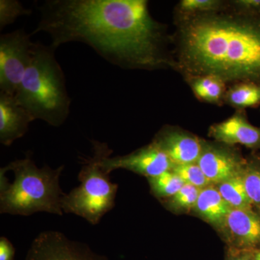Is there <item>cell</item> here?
Wrapping results in <instances>:
<instances>
[{"mask_svg": "<svg viewBox=\"0 0 260 260\" xmlns=\"http://www.w3.org/2000/svg\"><path fill=\"white\" fill-rule=\"evenodd\" d=\"M32 34L44 32L57 49L81 42L112 64L155 70L169 64L164 27L154 20L145 0H49L39 8Z\"/></svg>", "mask_w": 260, "mask_h": 260, "instance_id": "obj_1", "label": "cell"}, {"mask_svg": "<svg viewBox=\"0 0 260 260\" xmlns=\"http://www.w3.org/2000/svg\"><path fill=\"white\" fill-rule=\"evenodd\" d=\"M178 54L189 77L212 75L260 85V14L187 17L179 29Z\"/></svg>", "mask_w": 260, "mask_h": 260, "instance_id": "obj_2", "label": "cell"}, {"mask_svg": "<svg viewBox=\"0 0 260 260\" xmlns=\"http://www.w3.org/2000/svg\"><path fill=\"white\" fill-rule=\"evenodd\" d=\"M64 166L56 169L38 168L30 158L10 162L2 168L14 175L13 181L0 172V213L29 216L39 212L62 215L65 193L59 185Z\"/></svg>", "mask_w": 260, "mask_h": 260, "instance_id": "obj_3", "label": "cell"}, {"mask_svg": "<svg viewBox=\"0 0 260 260\" xmlns=\"http://www.w3.org/2000/svg\"><path fill=\"white\" fill-rule=\"evenodd\" d=\"M56 49L51 44L35 43L31 63L15 97L34 120L59 126L69 116L71 99L64 73L56 59Z\"/></svg>", "mask_w": 260, "mask_h": 260, "instance_id": "obj_4", "label": "cell"}, {"mask_svg": "<svg viewBox=\"0 0 260 260\" xmlns=\"http://www.w3.org/2000/svg\"><path fill=\"white\" fill-rule=\"evenodd\" d=\"M91 143L93 155L83 159L78 174L80 185L65 194L62 210L64 213L75 214L96 225L115 206L119 186L110 181L102 167L104 159L112 155V149L107 143L98 140Z\"/></svg>", "mask_w": 260, "mask_h": 260, "instance_id": "obj_5", "label": "cell"}, {"mask_svg": "<svg viewBox=\"0 0 260 260\" xmlns=\"http://www.w3.org/2000/svg\"><path fill=\"white\" fill-rule=\"evenodd\" d=\"M35 43L22 29L0 37V92L15 95L31 63Z\"/></svg>", "mask_w": 260, "mask_h": 260, "instance_id": "obj_6", "label": "cell"}, {"mask_svg": "<svg viewBox=\"0 0 260 260\" xmlns=\"http://www.w3.org/2000/svg\"><path fill=\"white\" fill-rule=\"evenodd\" d=\"M25 260H109L85 243L71 240L61 232L46 231L34 239Z\"/></svg>", "mask_w": 260, "mask_h": 260, "instance_id": "obj_7", "label": "cell"}, {"mask_svg": "<svg viewBox=\"0 0 260 260\" xmlns=\"http://www.w3.org/2000/svg\"><path fill=\"white\" fill-rule=\"evenodd\" d=\"M102 167L108 174L122 169L148 179L172 170L174 164L167 154L152 142L127 155L107 157L103 161Z\"/></svg>", "mask_w": 260, "mask_h": 260, "instance_id": "obj_8", "label": "cell"}, {"mask_svg": "<svg viewBox=\"0 0 260 260\" xmlns=\"http://www.w3.org/2000/svg\"><path fill=\"white\" fill-rule=\"evenodd\" d=\"M198 164L215 186L242 174L246 162L232 149L204 141Z\"/></svg>", "mask_w": 260, "mask_h": 260, "instance_id": "obj_9", "label": "cell"}, {"mask_svg": "<svg viewBox=\"0 0 260 260\" xmlns=\"http://www.w3.org/2000/svg\"><path fill=\"white\" fill-rule=\"evenodd\" d=\"M220 233L231 249L256 250L260 247V214L253 209H232Z\"/></svg>", "mask_w": 260, "mask_h": 260, "instance_id": "obj_10", "label": "cell"}, {"mask_svg": "<svg viewBox=\"0 0 260 260\" xmlns=\"http://www.w3.org/2000/svg\"><path fill=\"white\" fill-rule=\"evenodd\" d=\"M153 142L167 154L174 167L198 162L204 144L198 137L172 128L160 130Z\"/></svg>", "mask_w": 260, "mask_h": 260, "instance_id": "obj_11", "label": "cell"}, {"mask_svg": "<svg viewBox=\"0 0 260 260\" xmlns=\"http://www.w3.org/2000/svg\"><path fill=\"white\" fill-rule=\"evenodd\" d=\"M34 118L15 95L0 92V143L10 146L26 134Z\"/></svg>", "mask_w": 260, "mask_h": 260, "instance_id": "obj_12", "label": "cell"}, {"mask_svg": "<svg viewBox=\"0 0 260 260\" xmlns=\"http://www.w3.org/2000/svg\"><path fill=\"white\" fill-rule=\"evenodd\" d=\"M209 135L229 146L242 145L251 149L260 147V128L252 125L241 112L210 126Z\"/></svg>", "mask_w": 260, "mask_h": 260, "instance_id": "obj_13", "label": "cell"}, {"mask_svg": "<svg viewBox=\"0 0 260 260\" xmlns=\"http://www.w3.org/2000/svg\"><path fill=\"white\" fill-rule=\"evenodd\" d=\"M232 210L216 186L210 185L200 191L193 212L220 232Z\"/></svg>", "mask_w": 260, "mask_h": 260, "instance_id": "obj_14", "label": "cell"}, {"mask_svg": "<svg viewBox=\"0 0 260 260\" xmlns=\"http://www.w3.org/2000/svg\"><path fill=\"white\" fill-rule=\"evenodd\" d=\"M189 85L200 100L218 104L225 97V82L212 75L189 77Z\"/></svg>", "mask_w": 260, "mask_h": 260, "instance_id": "obj_15", "label": "cell"}, {"mask_svg": "<svg viewBox=\"0 0 260 260\" xmlns=\"http://www.w3.org/2000/svg\"><path fill=\"white\" fill-rule=\"evenodd\" d=\"M243 172L215 186L232 209L252 210L244 185Z\"/></svg>", "mask_w": 260, "mask_h": 260, "instance_id": "obj_16", "label": "cell"}, {"mask_svg": "<svg viewBox=\"0 0 260 260\" xmlns=\"http://www.w3.org/2000/svg\"><path fill=\"white\" fill-rule=\"evenodd\" d=\"M224 99L240 109L256 107L260 104V85L245 82L237 83L227 90Z\"/></svg>", "mask_w": 260, "mask_h": 260, "instance_id": "obj_17", "label": "cell"}, {"mask_svg": "<svg viewBox=\"0 0 260 260\" xmlns=\"http://www.w3.org/2000/svg\"><path fill=\"white\" fill-rule=\"evenodd\" d=\"M148 181L152 194L159 200L169 199L185 184L172 170L157 177L148 178Z\"/></svg>", "mask_w": 260, "mask_h": 260, "instance_id": "obj_18", "label": "cell"}, {"mask_svg": "<svg viewBox=\"0 0 260 260\" xmlns=\"http://www.w3.org/2000/svg\"><path fill=\"white\" fill-rule=\"evenodd\" d=\"M201 189L189 184H184L180 190L166 201V208L174 213L181 214L193 211Z\"/></svg>", "mask_w": 260, "mask_h": 260, "instance_id": "obj_19", "label": "cell"}, {"mask_svg": "<svg viewBox=\"0 0 260 260\" xmlns=\"http://www.w3.org/2000/svg\"><path fill=\"white\" fill-rule=\"evenodd\" d=\"M173 172L182 179L186 184L194 186L200 189L213 185L199 167L198 162L186 165L174 166Z\"/></svg>", "mask_w": 260, "mask_h": 260, "instance_id": "obj_20", "label": "cell"}, {"mask_svg": "<svg viewBox=\"0 0 260 260\" xmlns=\"http://www.w3.org/2000/svg\"><path fill=\"white\" fill-rule=\"evenodd\" d=\"M243 177L251 205L260 210V167L246 162Z\"/></svg>", "mask_w": 260, "mask_h": 260, "instance_id": "obj_21", "label": "cell"}, {"mask_svg": "<svg viewBox=\"0 0 260 260\" xmlns=\"http://www.w3.org/2000/svg\"><path fill=\"white\" fill-rule=\"evenodd\" d=\"M31 11L24 8L17 0H1L0 1V29L14 23L20 17L30 14Z\"/></svg>", "mask_w": 260, "mask_h": 260, "instance_id": "obj_22", "label": "cell"}, {"mask_svg": "<svg viewBox=\"0 0 260 260\" xmlns=\"http://www.w3.org/2000/svg\"><path fill=\"white\" fill-rule=\"evenodd\" d=\"M217 0H182L179 5V10L186 16L215 13L221 5Z\"/></svg>", "mask_w": 260, "mask_h": 260, "instance_id": "obj_23", "label": "cell"}, {"mask_svg": "<svg viewBox=\"0 0 260 260\" xmlns=\"http://www.w3.org/2000/svg\"><path fill=\"white\" fill-rule=\"evenodd\" d=\"M234 4L240 13L260 14V0H237Z\"/></svg>", "mask_w": 260, "mask_h": 260, "instance_id": "obj_24", "label": "cell"}, {"mask_svg": "<svg viewBox=\"0 0 260 260\" xmlns=\"http://www.w3.org/2000/svg\"><path fill=\"white\" fill-rule=\"evenodd\" d=\"M15 248L6 237L0 238V260H14Z\"/></svg>", "mask_w": 260, "mask_h": 260, "instance_id": "obj_25", "label": "cell"}, {"mask_svg": "<svg viewBox=\"0 0 260 260\" xmlns=\"http://www.w3.org/2000/svg\"><path fill=\"white\" fill-rule=\"evenodd\" d=\"M225 260H254L251 251H239L229 248Z\"/></svg>", "mask_w": 260, "mask_h": 260, "instance_id": "obj_26", "label": "cell"}, {"mask_svg": "<svg viewBox=\"0 0 260 260\" xmlns=\"http://www.w3.org/2000/svg\"><path fill=\"white\" fill-rule=\"evenodd\" d=\"M252 253L254 256H259V257H260V247L258 248L256 250L253 251Z\"/></svg>", "mask_w": 260, "mask_h": 260, "instance_id": "obj_27", "label": "cell"}]
</instances>
